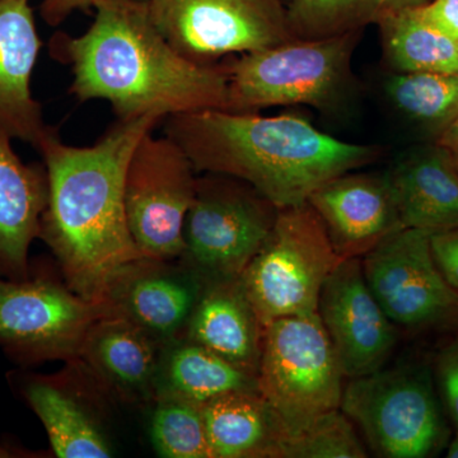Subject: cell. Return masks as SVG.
Returning a JSON list of instances; mask_svg holds the SVG:
<instances>
[{"mask_svg":"<svg viewBox=\"0 0 458 458\" xmlns=\"http://www.w3.org/2000/svg\"><path fill=\"white\" fill-rule=\"evenodd\" d=\"M386 172L403 228L436 233L458 225V170L436 141L400 153Z\"/></svg>","mask_w":458,"mask_h":458,"instance_id":"20","label":"cell"},{"mask_svg":"<svg viewBox=\"0 0 458 458\" xmlns=\"http://www.w3.org/2000/svg\"><path fill=\"white\" fill-rule=\"evenodd\" d=\"M377 27L387 72L458 74V45L428 22L419 7L385 18Z\"/></svg>","mask_w":458,"mask_h":458,"instance_id":"24","label":"cell"},{"mask_svg":"<svg viewBox=\"0 0 458 458\" xmlns=\"http://www.w3.org/2000/svg\"><path fill=\"white\" fill-rule=\"evenodd\" d=\"M41 47L31 0H0V128L36 150L53 129L31 89Z\"/></svg>","mask_w":458,"mask_h":458,"instance_id":"17","label":"cell"},{"mask_svg":"<svg viewBox=\"0 0 458 458\" xmlns=\"http://www.w3.org/2000/svg\"><path fill=\"white\" fill-rule=\"evenodd\" d=\"M159 122L117 120L89 147L69 146L51 129L38 148L49 185L40 238L84 300L107 303L117 279L144 259L126 221L123 181L138 143Z\"/></svg>","mask_w":458,"mask_h":458,"instance_id":"1","label":"cell"},{"mask_svg":"<svg viewBox=\"0 0 458 458\" xmlns=\"http://www.w3.org/2000/svg\"><path fill=\"white\" fill-rule=\"evenodd\" d=\"M199 174L182 148L153 131L141 138L125 172L123 204L140 254L179 260L183 225L197 191Z\"/></svg>","mask_w":458,"mask_h":458,"instance_id":"11","label":"cell"},{"mask_svg":"<svg viewBox=\"0 0 458 458\" xmlns=\"http://www.w3.org/2000/svg\"><path fill=\"white\" fill-rule=\"evenodd\" d=\"M236 391H259L258 377L183 336L162 345L156 396L174 394L201 406Z\"/></svg>","mask_w":458,"mask_h":458,"instance_id":"23","label":"cell"},{"mask_svg":"<svg viewBox=\"0 0 458 458\" xmlns=\"http://www.w3.org/2000/svg\"><path fill=\"white\" fill-rule=\"evenodd\" d=\"M137 2H144V3H147L148 0H137Z\"/></svg>","mask_w":458,"mask_h":458,"instance_id":"36","label":"cell"},{"mask_svg":"<svg viewBox=\"0 0 458 458\" xmlns=\"http://www.w3.org/2000/svg\"><path fill=\"white\" fill-rule=\"evenodd\" d=\"M436 372L445 406L458 430V339L439 352Z\"/></svg>","mask_w":458,"mask_h":458,"instance_id":"29","label":"cell"},{"mask_svg":"<svg viewBox=\"0 0 458 458\" xmlns=\"http://www.w3.org/2000/svg\"><path fill=\"white\" fill-rule=\"evenodd\" d=\"M419 11L428 22L458 45V0H430Z\"/></svg>","mask_w":458,"mask_h":458,"instance_id":"31","label":"cell"},{"mask_svg":"<svg viewBox=\"0 0 458 458\" xmlns=\"http://www.w3.org/2000/svg\"><path fill=\"white\" fill-rule=\"evenodd\" d=\"M430 249L443 278L458 294V225L430 234Z\"/></svg>","mask_w":458,"mask_h":458,"instance_id":"30","label":"cell"},{"mask_svg":"<svg viewBox=\"0 0 458 458\" xmlns=\"http://www.w3.org/2000/svg\"><path fill=\"white\" fill-rule=\"evenodd\" d=\"M381 93L388 110L433 141L458 117V74L387 72Z\"/></svg>","mask_w":458,"mask_h":458,"instance_id":"25","label":"cell"},{"mask_svg":"<svg viewBox=\"0 0 458 458\" xmlns=\"http://www.w3.org/2000/svg\"><path fill=\"white\" fill-rule=\"evenodd\" d=\"M264 327L240 278L204 283L183 337L258 377Z\"/></svg>","mask_w":458,"mask_h":458,"instance_id":"21","label":"cell"},{"mask_svg":"<svg viewBox=\"0 0 458 458\" xmlns=\"http://www.w3.org/2000/svg\"><path fill=\"white\" fill-rule=\"evenodd\" d=\"M69 369L55 376H16L21 396L40 419L51 450L59 458H107L114 454L90 391L98 386L83 363L68 361Z\"/></svg>","mask_w":458,"mask_h":458,"instance_id":"15","label":"cell"},{"mask_svg":"<svg viewBox=\"0 0 458 458\" xmlns=\"http://www.w3.org/2000/svg\"><path fill=\"white\" fill-rule=\"evenodd\" d=\"M340 410L378 457H430L445 437L432 377L415 364L349 378Z\"/></svg>","mask_w":458,"mask_h":458,"instance_id":"8","label":"cell"},{"mask_svg":"<svg viewBox=\"0 0 458 458\" xmlns=\"http://www.w3.org/2000/svg\"><path fill=\"white\" fill-rule=\"evenodd\" d=\"M318 315L346 379L376 372L393 354L397 327L370 292L361 258L340 261L328 276Z\"/></svg>","mask_w":458,"mask_h":458,"instance_id":"13","label":"cell"},{"mask_svg":"<svg viewBox=\"0 0 458 458\" xmlns=\"http://www.w3.org/2000/svg\"><path fill=\"white\" fill-rule=\"evenodd\" d=\"M50 47L71 66L72 95L108 102L117 120L227 110L225 69L181 55L153 23L147 3L98 0L89 29L78 38L57 33Z\"/></svg>","mask_w":458,"mask_h":458,"instance_id":"2","label":"cell"},{"mask_svg":"<svg viewBox=\"0 0 458 458\" xmlns=\"http://www.w3.org/2000/svg\"><path fill=\"white\" fill-rule=\"evenodd\" d=\"M345 379L318 312L276 319L264 328L259 393L284 437L339 410Z\"/></svg>","mask_w":458,"mask_h":458,"instance_id":"5","label":"cell"},{"mask_svg":"<svg viewBox=\"0 0 458 458\" xmlns=\"http://www.w3.org/2000/svg\"><path fill=\"white\" fill-rule=\"evenodd\" d=\"M162 345L131 319L110 312L90 327L78 360L110 396L153 403Z\"/></svg>","mask_w":458,"mask_h":458,"instance_id":"18","label":"cell"},{"mask_svg":"<svg viewBox=\"0 0 458 458\" xmlns=\"http://www.w3.org/2000/svg\"><path fill=\"white\" fill-rule=\"evenodd\" d=\"M436 143L450 156L451 161L458 170V117L439 135Z\"/></svg>","mask_w":458,"mask_h":458,"instance_id":"33","label":"cell"},{"mask_svg":"<svg viewBox=\"0 0 458 458\" xmlns=\"http://www.w3.org/2000/svg\"><path fill=\"white\" fill-rule=\"evenodd\" d=\"M203 288L204 280L180 260L144 258L117 279L107 303L165 344L183 336Z\"/></svg>","mask_w":458,"mask_h":458,"instance_id":"16","label":"cell"},{"mask_svg":"<svg viewBox=\"0 0 458 458\" xmlns=\"http://www.w3.org/2000/svg\"><path fill=\"white\" fill-rule=\"evenodd\" d=\"M369 456L351 419L328 412L295 436L283 437L276 458H364Z\"/></svg>","mask_w":458,"mask_h":458,"instance_id":"28","label":"cell"},{"mask_svg":"<svg viewBox=\"0 0 458 458\" xmlns=\"http://www.w3.org/2000/svg\"><path fill=\"white\" fill-rule=\"evenodd\" d=\"M26 454V452L17 450V448L4 445V443H0V458L25 456V454Z\"/></svg>","mask_w":458,"mask_h":458,"instance_id":"34","label":"cell"},{"mask_svg":"<svg viewBox=\"0 0 458 458\" xmlns=\"http://www.w3.org/2000/svg\"><path fill=\"white\" fill-rule=\"evenodd\" d=\"M283 2H284V3H285V5H286V3H288V2H289V0H283Z\"/></svg>","mask_w":458,"mask_h":458,"instance_id":"37","label":"cell"},{"mask_svg":"<svg viewBox=\"0 0 458 458\" xmlns=\"http://www.w3.org/2000/svg\"><path fill=\"white\" fill-rule=\"evenodd\" d=\"M111 307L74 293L64 280L32 271L0 278V349L17 366L80 358L90 327Z\"/></svg>","mask_w":458,"mask_h":458,"instance_id":"9","label":"cell"},{"mask_svg":"<svg viewBox=\"0 0 458 458\" xmlns=\"http://www.w3.org/2000/svg\"><path fill=\"white\" fill-rule=\"evenodd\" d=\"M165 134L198 174L245 181L279 209L307 203L327 181L375 164L385 153L379 146L337 140L297 114L195 111L167 117Z\"/></svg>","mask_w":458,"mask_h":458,"instance_id":"3","label":"cell"},{"mask_svg":"<svg viewBox=\"0 0 458 458\" xmlns=\"http://www.w3.org/2000/svg\"><path fill=\"white\" fill-rule=\"evenodd\" d=\"M98 0H44L40 14L44 22L51 27L62 25L74 12L93 13Z\"/></svg>","mask_w":458,"mask_h":458,"instance_id":"32","label":"cell"},{"mask_svg":"<svg viewBox=\"0 0 458 458\" xmlns=\"http://www.w3.org/2000/svg\"><path fill=\"white\" fill-rule=\"evenodd\" d=\"M430 0H289V26L298 40H318L363 32L385 18L423 7Z\"/></svg>","mask_w":458,"mask_h":458,"instance_id":"26","label":"cell"},{"mask_svg":"<svg viewBox=\"0 0 458 458\" xmlns=\"http://www.w3.org/2000/svg\"><path fill=\"white\" fill-rule=\"evenodd\" d=\"M150 438L158 456L212 458L201 406L174 394L156 396Z\"/></svg>","mask_w":458,"mask_h":458,"instance_id":"27","label":"cell"},{"mask_svg":"<svg viewBox=\"0 0 458 458\" xmlns=\"http://www.w3.org/2000/svg\"><path fill=\"white\" fill-rule=\"evenodd\" d=\"M361 33L293 40L255 53L228 56L229 113L310 106L325 114L346 110L360 93L352 56Z\"/></svg>","mask_w":458,"mask_h":458,"instance_id":"4","label":"cell"},{"mask_svg":"<svg viewBox=\"0 0 458 458\" xmlns=\"http://www.w3.org/2000/svg\"><path fill=\"white\" fill-rule=\"evenodd\" d=\"M212 458H276L284 433L259 391H236L201 405Z\"/></svg>","mask_w":458,"mask_h":458,"instance_id":"22","label":"cell"},{"mask_svg":"<svg viewBox=\"0 0 458 458\" xmlns=\"http://www.w3.org/2000/svg\"><path fill=\"white\" fill-rule=\"evenodd\" d=\"M447 457L458 458V430L454 438L450 443V447L447 450Z\"/></svg>","mask_w":458,"mask_h":458,"instance_id":"35","label":"cell"},{"mask_svg":"<svg viewBox=\"0 0 458 458\" xmlns=\"http://www.w3.org/2000/svg\"><path fill=\"white\" fill-rule=\"evenodd\" d=\"M199 174L179 260L204 283L240 278L270 236L279 208L245 181Z\"/></svg>","mask_w":458,"mask_h":458,"instance_id":"7","label":"cell"},{"mask_svg":"<svg viewBox=\"0 0 458 458\" xmlns=\"http://www.w3.org/2000/svg\"><path fill=\"white\" fill-rule=\"evenodd\" d=\"M307 203L340 260L361 258L403 228L386 171L346 172L316 189Z\"/></svg>","mask_w":458,"mask_h":458,"instance_id":"14","label":"cell"},{"mask_svg":"<svg viewBox=\"0 0 458 458\" xmlns=\"http://www.w3.org/2000/svg\"><path fill=\"white\" fill-rule=\"evenodd\" d=\"M147 5L165 40L199 64L297 40L283 0H148Z\"/></svg>","mask_w":458,"mask_h":458,"instance_id":"10","label":"cell"},{"mask_svg":"<svg viewBox=\"0 0 458 458\" xmlns=\"http://www.w3.org/2000/svg\"><path fill=\"white\" fill-rule=\"evenodd\" d=\"M429 232L403 228L361 256L364 278L396 327H439L458 319V294L434 261Z\"/></svg>","mask_w":458,"mask_h":458,"instance_id":"12","label":"cell"},{"mask_svg":"<svg viewBox=\"0 0 458 458\" xmlns=\"http://www.w3.org/2000/svg\"><path fill=\"white\" fill-rule=\"evenodd\" d=\"M12 140L0 128V278L21 280L31 273L30 249L40 238L49 185L45 165L25 164Z\"/></svg>","mask_w":458,"mask_h":458,"instance_id":"19","label":"cell"},{"mask_svg":"<svg viewBox=\"0 0 458 458\" xmlns=\"http://www.w3.org/2000/svg\"><path fill=\"white\" fill-rule=\"evenodd\" d=\"M340 261L311 205L279 209L270 236L240 276L262 327L318 312L322 286Z\"/></svg>","mask_w":458,"mask_h":458,"instance_id":"6","label":"cell"}]
</instances>
